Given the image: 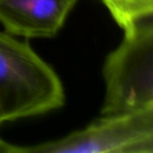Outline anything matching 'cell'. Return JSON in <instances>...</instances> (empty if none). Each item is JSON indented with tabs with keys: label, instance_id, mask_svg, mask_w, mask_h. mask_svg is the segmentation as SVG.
Wrapping results in <instances>:
<instances>
[{
	"label": "cell",
	"instance_id": "obj_1",
	"mask_svg": "<svg viewBox=\"0 0 153 153\" xmlns=\"http://www.w3.org/2000/svg\"><path fill=\"white\" fill-rule=\"evenodd\" d=\"M65 101L53 67L27 41L0 31V126L60 109Z\"/></svg>",
	"mask_w": 153,
	"mask_h": 153
},
{
	"label": "cell",
	"instance_id": "obj_2",
	"mask_svg": "<svg viewBox=\"0 0 153 153\" xmlns=\"http://www.w3.org/2000/svg\"><path fill=\"white\" fill-rule=\"evenodd\" d=\"M101 115L135 112L153 105V32L124 37L103 65Z\"/></svg>",
	"mask_w": 153,
	"mask_h": 153
},
{
	"label": "cell",
	"instance_id": "obj_3",
	"mask_svg": "<svg viewBox=\"0 0 153 153\" xmlns=\"http://www.w3.org/2000/svg\"><path fill=\"white\" fill-rule=\"evenodd\" d=\"M141 134L131 113L106 115L67 136L27 146L28 153H125Z\"/></svg>",
	"mask_w": 153,
	"mask_h": 153
},
{
	"label": "cell",
	"instance_id": "obj_4",
	"mask_svg": "<svg viewBox=\"0 0 153 153\" xmlns=\"http://www.w3.org/2000/svg\"><path fill=\"white\" fill-rule=\"evenodd\" d=\"M78 0H2L0 23L10 35L50 39L64 25Z\"/></svg>",
	"mask_w": 153,
	"mask_h": 153
},
{
	"label": "cell",
	"instance_id": "obj_5",
	"mask_svg": "<svg viewBox=\"0 0 153 153\" xmlns=\"http://www.w3.org/2000/svg\"><path fill=\"white\" fill-rule=\"evenodd\" d=\"M114 20L119 22L121 20L153 10V0H102Z\"/></svg>",
	"mask_w": 153,
	"mask_h": 153
},
{
	"label": "cell",
	"instance_id": "obj_6",
	"mask_svg": "<svg viewBox=\"0 0 153 153\" xmlns=\"http://www.w3.org/2000/svg\"><path fill=\"white\" fill-rule=\"evenodd\" d=\"M117 24L122 28L126 37L153 32V10L126 17L117 22Z\"/></svg>",
	"mask_w": 153,
	"mask_h": 153
},
{
	"label": "cell",
	"instance_id": "obj_7",
	"mask_svg": "<svg viewBox=\"0 0 153 153\" xmlns=\"http://www.w3.org/2000/svg\"><path fill=\"white\" fill-rule=\"evenodd\" d=\"M142 136L153 129V105L143 109L131 112Z\"/></svg>",
	"mask_w": 153,
	"mask_h": 153
},
{
	"label": "cell",
	"instance_id": "obj_8",
	"mask_svg": "<svg viewBox=\"0 0 153 153\" xmlns=\"http://www.w3.org/2000/svg\"><path fill=\"white\" fill-rule=\"evenodd\" d=\"M125 153H153V129L131 144Z\"/></svg>",
	"mask_w": 153,
	"mask_h": 153
},
{
	"label": "cell",
	"instance_id": "obj_9",
	"mask_svg": "<svg viewBox=\"0 0 153 153\" xmlns=\"http://www.w3.org/2000/svg\"><path fill=\"white\" fill-rule=\"evenodd\" d=\"M1 1H2V0H0V2H1Z\"/></svg>",
	"mask_w": 153,
	"mask_h": 153
}]
</instances>
